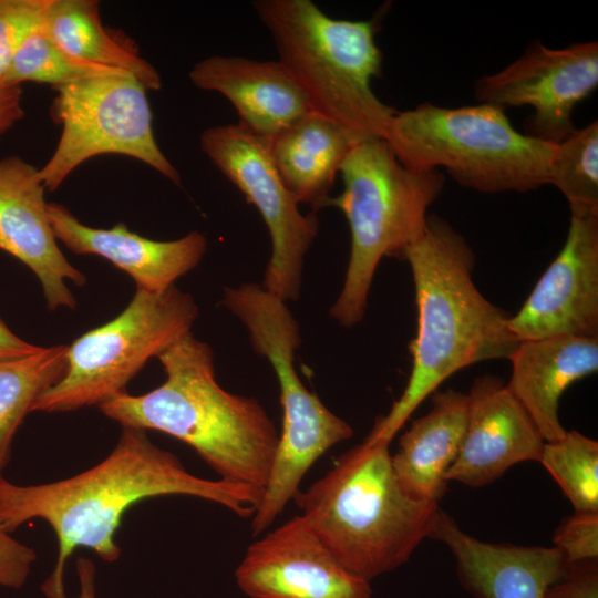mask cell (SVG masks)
Segmentation results:
<instances>
[{
    "label": "cell",
    "instance_id": "32",
    "mask_svg": "<svg viewBox=\"0 0 598 598\" xmlns=\"http://www.w3.org/2000/svg\"><path fill=\"white\" fill-rule=\"evenodd\" d=\"M21 85H0V136L10 130L17 122L22 120Z\"/></svg>",
    "mask_w": 598,
    "mask_h": 598
},
{
    "label": "cell",
    "instance_id": "26",
    "mask_svg": "<svg viewBox=\"0 0 598 598\" xmlns=\"http://www.w3.org/2000/svg\"><path fill=\"white\" fill-rule=\"evenodd\" d=\"M549 184L564 195L571 216H598V121L557 144Z\"/></svg>",
    "mask_w": 598,
    "mask_h": 598
},
{
    "label": "cell",
    "instance_id": "11",
    "mask_svg": "<svg viewBox=\"0 0 598 598\" xmlns=\"http://www.w3.org/2000/svg\"><path fill=\"white\" fill-rule=\"evenodd\" d=\"M299 341L277 332L265 338L259 354L271 364L279 384L282 429L260 503L252 515L254 536L267 532L299 486L311 466L331 447L353 435L352 427L331 412L301 381L295 353Z\"/></svg>",
    "mask_w": 598,
    "mask_h": 598
},
{
    "label": "cell",
    "instance_id": "19",
    "mask_svg": "<svg viewBox=\"0 0 598 598\" xmlns=\"http://www.w3.org/2000/svg\"><path fill=\"white\" fill-rule=\"evenodd\" d=\"M188 76L198 89L224 95L235 107L238 124L267 143L313 112L278 60L212 55L197 62Z\"/></svg>",
    "mask_w": 598,
    "mask_h": 598
},
{
    "label": "cell",
    "instance_id": "6",
    "mask_svg": "<svg viewBox=\"0 0 598 598\" xmlns=\"http://www.w3.org/2000/svg\"><path fill=\"white\" fill-rule=\"evenodd\" d=\"M383 140L413 171L444 168L481 193L535 190L549 184L557 144L518 132L505 109L424 102L391 117Z\"/></svg>",
    "mask_w": 598,
    "mask_h": 598
},
{
    "label": "cell",
    "instance_id": "2",
    "mask_svg": "<svg viewBox=\"0 0 598 598\" xmlns=\"http://www.w3.org/2000/svg\"><path fill=\"white\" fill-rule=\"evenodd\" d=\"M402 259L412 271L417 330L410 343L406 386L367 436L386 443L451 375L478 362L508 360L519 343L507 326L509 316L475 286L474 252L445 219L429 215L423 234Z\"/></svg>",
    "mask_w": 598,
    "mask_h": 598
},
{
    "label": "cell",
    "instance_id": "22",
    "mask_svg": "<svg viewBox=\"0 0 598 598\" xmlns=\"http://www.w3.org/2000/svg\"><path fill=\"white\" fill-rule=\"evenodd\" d=\"M354 144L341 127L316 112L267 143L286 187L313 212L328 206L336 176Z\"/></svg>",
    "mask_w": 598,
    "mask_h": 598
},
{
    "label": "cell",
    "instance_id": "5",
    "mask_svg": "<svg viewBox=\"0 0 598 598\" xmlns=\"http://www.w3.org/2000/svg\"><path fill=\"white\" fill-rule=\"evenodd\" d=\"M252 6L272 38L278 61L312 111L355 143L383 138L396 111L371 87L383 59L375 22L333 19L310 0H257Z\"/></svg>",
    "mask_w": 598,
    "mask_h": 598
},
{
    "label": "cell",
    "instance_id": "7",
    "mask_svg": "<svg viewBox=\"0 0 598 598\" xmlns=\"http://www.w3.org/2000/svg\"><path fill=\"white\" fill-rule=\"evenodd\" d=\"M343 190L328 206L344 214L351 234L349 262L330 316L353 327L364 316L375 270L384 257H403L424 231L427 209L441 194L439 169L404 166L383 138L355 143L340 172Z\"/></svg>",
    "mask_w": 598,
    "mask_h": 598
},
{
    "label": "cell",
    "instance_id": "16",
    "mask_svg": "<svg viewBox=\"0 0 598 598\" xmlns=\"http://www.w3.org/2000/svg\"><path fill=\"white\" fill-rule=\"evenodd\" d=\"M466 395L464 436L458 455L446 473L447 482L482 487L517 463L538 462L545 440L498 377H477Z\"/></svg>",
    "mask_w": 598,
    "mask_h": 598
},
{
    "label": "cell",
    "instance_id": "28",
    "mask_svg": "<svg viewBox=\"0 0 598 598\" xmlns=\"http://www.w3.org/2000/svg\"><path fill=\"white\" fill-rule=\"evenodd\" d=\"M45 4L47 0H0V85L19 43L42 21Z\"/></svg>",
    "mask_w": 598,
    "mask_h": 598
},
{
    "label": "cell",
    "instance_id": "14",
    "mask_svg": "<svg viewBox=\"0 0 598 598\" xmlns=\"http://www.w3.org/2000/svg\"><path fill=\"white\" fill-rule=\"evenodd\" d=\"M507 326L519 341L598 338V216H570L561 250Z\"/></svg>",
    "mask_w": 598,
    "mask_h": 598
},
{
    "label": "cell",
    "instance_id": "12",
    "mask_svg": "<svg viewBox=\"0 0 598 598\" xmlns=\"http://www.w3.org/2000/svg\"><path fill=\"white\" fill-rule=\"evenodd\" d=\"M598 85V43L580 42L550 49L536 41L503 70L475 84L480 103L529 106V136L558 144L576 127L573 112Z\"/></svg>",
    "mask_w": 598,
    "mask_h": 598
},
{
    "label": "cell",
    "instance_id": "25",
    "mask_svg": "<svg viewBox=\"0 0 598 598\" xmlns=\"http://www.w3.org/2000/svg\"><path fill=\"white\" fill-rule=\"evenodd\" d=\"M126 73L80 60L50 35L40 22L19 43L1 84L21 85L32 81L52 86L92 76Z\"/></svg>",
    "mask_w": 598,
    "mask_h": 598
},
{
    "label": "cell",
    "instance_id": "29",
    "mask_svg": "<svg viewBox=\"0 0 598 598\" xmlns=\"http://www.w3.org/2000/svg\"><path fill=\"white\" fill-rule=\"evenodd\" d=\"M553 543L568 564L598 559V512H577L556 529Z\"/></svg>",
    "mask_w": 598,
    "mask_h": 598
},
{
    "label": "cell",
    "instance_id": "8",
    "mask_svg": "<svg viewBox=\"0 0 598 598\" xmlns=\"http://www.w3.org/2000/svg\"><path fill=\"white\" fill-rule=\"evenodd\" d=\"M197 317L194 298L175 286L158 293L137 289L117 317L68 346L64 374L30 412L100 406L125 393L145 363L189 333Z\"/></svg>",
    "mask_w": 598,
    "mask_h": 598
},
{
    "label": "cell",
    "instance_id": "17",
    "mask_svg": "<svg viewBox=\"0 0 598 598\" xmlns=\"http://www.w3.org/2000/svg\"><path fill=\"white\" fill-rule=\"evenodd\" d=\"M430 538L444 543L456 560L461 586L475 598H543L568 563L554 547L480 540L440 509Z\"/></svg>",
    "mask_w": 598,
    "mask_h": 598
},
{
    "label": "cell",
    "instance_id": "30",
    "mask_svg": "<svg viewBox=\"0 0 598 598\" xmlns=\"http://www.w3.org/2000/svg\"><path fill=\"white\" fill-rule=\"evenodd\" d=\"M543 598H598L597 559L568 564L561 578L546 589Z\"/></svg>",
    "mask_w": 598,
    "mask_h": 598
},
{
    "label": "cell",
    "instance_id": "3",
    "mask_svg": "<svg viewBox=\"0 0 598 598\" xmlns=\"http://www.w3.org/2000/svg\"><path fill=\"white\" fill-rule=\"evenodd\" d=\"M166 380L142 394L122 393L100 405L122 427L155 430L192 446L223 480L262 494L279 433L254 398L216 381L212 348L192 332L158 357Z\"/></svg>",
    "mask_w": 598,
    "mask_h": 598
},
{
    "label": "cell",
    "instance_id": "24",
    "mask_svg": "<svg viewBox=\"0 0 598 598\" xmlns=\"http://www.w3.org/2000/svg\"><path fill=\"white\" fill-rule=\"evenodd\" d=\"M66 351L68 346L56 344L0 362V477L11 456L13 436L33 402L64 374Z\"/></svg>",
    "mask_w": 598,
    "mask_h": 598
},
{
    "label": "cell",
    "instance_id": "21",
    "mask_svg": "<svg viewBox=\"0 0 598 598\" xmlns=\"http://www.w3.org/2000/svg\"><path fill=\"white\" fill-rule=\"evenodd\" d=\"M466 416L465 393L435 391L431 410L401 435L391 461L399 486L408 496L435 503L444 496L446 473L458 455Z\"/></svg>",
    "mask_w": 598,
    "mask_h": 598
},
{
    "label": "cell",
    "instance_id": "23",
    "mask_svg": "<svg viewBox=\"0 0 598 598\" xmlns=\"http://www.w3.org/2000/svg\"><path fill=\"white\" fill-rule=\"evenodd\" d=\"M42 25L73 56L133 75L146 90H159L156 69L137 47L117 31L106 29L96 0H47Z\"/></svg>",
    "mask_w": 598,
    "mask_h": 598
},
{
    "label": "cell",
    "instance_id": "1",
    "mask_svg": "<svg viewBox=\"0 0 598 598\" xmlns=\"http://www.w3.org/2000/svg\"><path fill=\"white\" fill-rule=\"evenodd\" d=\"M187 495L207 499L240 517L255 514L262 494L254 488L189 473L173 453L155 445L146 431L123 427L116 446L95 466L48 484L16 485L0 477V529L16 530L32 518L45 520L58 540V559L41 589L48 598H66L64 566L79 547L114 561L124 513L156 496Z\"/></svg>",
    "mask_w": 598,
    "mask_h": 598
},
{
    "label": "cell",
    "instance_id": "9",
    "mask_svg": "<svg viewBox=\"0 0 598 598\" xmlns=\"http://www.w3.org/2000/svg\"><path fill=\"white\" fill-rule=\"evenodd\" d=\"M51 116L62 126L39 177L54 192L85 161L117 154L138 159L176 185L181 175L158 147L147 90L131 74H109L52 86Z\"/></svg>",
    "mask_w": 598,
    "mask_h": 598
},
{
    "label": "cell",
    "instance_id": "13",
    "mask_svg": "<svg viewBox=\"0 0 598 598\" xmlns=\"http://www.w3.org/2000/svg\"><path fill=\"white\" fill-rule=\"evenodd\" d=\"M235 579L247 598H372L370 581L341 566L301 515L250 544Z\"/></svg>",
    "mask_w": 598,
    "mask_h": 598
},
{
    "label": "cell",
    "instance_id": "4",
    "mask_svg": "<svg viewBox=\"0 0 598 598\" xmlns=\"http://www.w3.org/2000/svg\"><path fill=\"white\" fill-rule=\"evenodd\" d=\"M389 445L367 437L293 498L336 560L370 582L410 559L440 512L401 489Z\"/></svg>",
    "mask_w": 598,
    "mask_h": 598
},
{
    "label": "cell",
    "instance_id": "27",
    "mask_svg": "<svg viewBox=\"0 0 598 598\" xmlns=\"http://www.w3.org/2000/svg\"><path fill=\"white\" fill-rule=\"evenodd\" d=\"M538 462L577 512H598V442L578 431L545 442Z\"/></svg>",
    "mask_w": 598,
    "mask_h": 598
},
{
    "label": "cell",
    "instance_id": "33",
    "mask_svg": "<svg viewBox=\"0 0 598 598\" xmlns=\"http://www.w3.org/2000/svg\"><path fill=\"white\" fill-rule=\"evenodd\" d=\"M42 348L20 339L0 319V362L35 354Z\"/></svg>",
    "mask_w": 598,
    "mask_h": 598
},
{
    "label": "cell",
    "instance_id": "15",
    "mask_svg": "<svg viewBox=\"0 0 598 598\" xmlns=\"http://www.w3.org/2000/svg\"><path fill=\"white\" fill-rule=\"evenodd\" d=\"M39 169L19 156L0 159V249L38 277L50 310L75 309L66 281L81 287L86 277L58 247Z\"/></svg>",
    "mask_w": 598,
    "mask_h": 598
},
{
    "label": "cell",
    "instance_id": "31",
    "mask_svg": "<svg viewBox=\"0 0 598 598\" xmlns=\"http://www.w3.org/2000/svg\"><path fill=\"white\" fill-rule=\"evenodd\" d=\"M35 551L0 529V586L20 588L24 585Z\"/></svg>",
    "mask_w": 598,
    "mask_h": 598
},
{
    "label": "cell",
    "instance_id": "18",
    "mask_svg": "<svg viewBox=\"0 0 598 598\" xmlns=\"http://www.w3.org/2000/svg\"><path fill=\"white\" fill-rule=\"evenodd\" d=\"M49 220L56 240L78 255H96L130 275L137 289L163 292L202 260L207 239L192 231L182 238L158 241L131 231L118 223L111 229L82 224L65 206L48 203Z\"/></svg>",
    "mask_w": 598,
    "mask_h": 598
},
{
    "label": "cell",
    "instance_id": "34",
    "mask_svg": "<svg viewBox=\"0 0 598 598\" xmlns=\"http://www.w3.org/2000/svg\"><path fill=\"white\" fill-rule=\"evenodd\" d=\"M80 595L78 598H95V567L87 558H79L76 564Z\"/></svg>",
    "mask_w": 598,
    "mask_h": 598
},
{
    "label": "cell",
    "instance_id": "20",
    "mask_svg": "<svg viewBox=\"0 0 598 598\" xmlns=\"http://www.w3.org/2000/svg\"><path fill=\"white\" fill-rule=\"evenodd\" d=\"M508 360V390L545 442L563 439L567 431L559 420L560 398L573 383L597 372L598 338L557 336L519 341Z\"/></svg>",
    "mask_w": 598,
    "mask_h": 598
},
{
    "label": "cell",
    "instance_id": "10",
    "mask_svg": "<svg viewBox=\"0 0 598 598\" xmlns=\"http://www.w3.org/2000/svg\"><path fill=\"white\" fill-rule=\"evenodd\" d=\"M202 152L260 213L270 235L271 255L262 287L283 301L300 295L305 256L318 233L315 214L303 215L283 184L267 142L239 124L206 128Z\"/></svg>",
    "mask_w": 598,
    "mask_h": 598
}]
</instances>
